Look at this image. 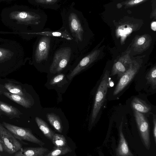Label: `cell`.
Here are the masks:
<instances>
[{
	"mask_svg": "<svg viewBox=\"0 0 156 156\" xmlns=\"http://www.w3.org/2000/svg\"><path fill=\"white\" fill-rule=\"evenodd\" d=\"M147 0H129L124 2V5L127 7H133L147 1Z\"/></svg>",
	"mask_w": 156,
	"mask_h": 156,
	"instance_id": "25",
	"label": "cell"
},
{
	"mask_svg": "<svg viewBox=\"0 0 156 156\" xmlns=\"http://www.w3.org/2000/svg\"><path fill=\"white\" fill-rule=\"evenodd\" d=\"M132 61L128 54L120 57L114 62L110 76L117 75L120 77L128 69Z\"/></svg>",
	"mask_w": 156,
	"mask_h": 156,
	"instance_id": "10",
	"label": "cell"
},
{
	"mask_svg": "<svg viewBox=\"0 0 156 156\" xmlns=\"http://www.w3.org/2000/svg\"><path fill=\"white\" fill-rule=\"evenodd\" d=\"M57 147H62L67 146V141L65 137L63 135L55 133L53 136L51 141Z\"/></svg>",
	"mask_w": 156,
	"mask_h": 156,
	"instance_id": "22",
	"label": "cell"
},
{
	"mask_svg": "<svg viewBox=\"0 0 156 156\" xmlns=\"http://www.w3.org/2000/svg\"><path fill=\"white\" fill-rule=\"evenodd\" d=\"M134 114L142 139L145 146L149 148L150 143L148 121L142 113L134 110Z\"/></svg>",
	"mask_w": 156,
	"mask_h": 156,
	"instance_id": "9",
	"label": "cell"
},
{
	"mask_svg": "<svg viewBox=\"0 0 156 156\" xmlns=\"http://www.w3.org/2000/svg\"><path fill=\"white\" fill-rule=\"evenodd\" d=\"M55 37L39 35L35 42L33 59L37 65H50L52 51Z\"/></svg>",
	"mask_w": 156,
	"mask_h": 156,
	"instance_id": "3",
	"label": "cell"
},
{
	"mask_svg": "<svg viewBox=\"0 0 156 156\" xmlns=\"http://www.w3.org/2000/svg\"><path fill=\"white\" fill-rule=\"evenodd\" d=\"M80 55L73 41L55 37L49 68L50 72L55 73L61 72L70 63L75 62Z\"/></svg>",
	"mask_w": 156,
	"mask_h": 156,
	"instance_id": "2",
	"label": "cell"
},
{
	"mask_svg": "<svg viewBox=\"0 0 156 156\" xmlns=\"http://www.w3.org/2000/svg\"><path fill=\"white\" fill-rule=\"evenodd\" d=\"M75 5L73 2L64 5L61 9L62 27L66 30L73 38L82 55L88 40V27L82 13L75 8Z\"/></svg>",
	"mask_w": 156,
	"mask_h": 156,
	"instance_id": "1",
	"label": "cell"
},
{
	"mask_svg": "<svg viewBox=\"0 0 156 156\" xmlns=\"http://www.w3.org/2000/svg\"><path fill=\"white\" fill-rule=\"evenodd\" d=\"M50 151L43 147H27L21 148L14 156H46Z\"/></svg>",
	"mask_w": 156,
	"mask_h": 156,
	"instance_id": "12",
	"label": "cell"
},
{
	"mask_svg": "<svg viewBox=\"0 0 156 156\" xmlns=\"http://www.w3.org/2000/svg\"><path fill=\"white\" fill-rule=\"evenodd\" d=\"M3 94L10 99L25 108H28L31 107V104L30 101L24 96L6 92H4Z\"/></svg>",
	"mask_w": 156,
	"mask_h": 156,
	"instance_id": "17",
	"label": "cell"
},
{
	"mask_svg": "<svg viewBox=\"0 0 156 156\" xmlns=\"http://www.w3.org/2000/svg\"><path fill=\"white\" fill-rule=\"evenodd\" d=\"M132 107L134 110L141 113H147L151 110V107L144 101L137 98H134L131 102Z\"/></svg>",
	"mask_w": 156,
	"mask_h": 156,
	"instance_id": "19",
	"label": "cell"
},
{
	"mask_svg": "<svg viewBox=\"0 0 156 156\" xmlns=\"http://www.w3.org/2000/svg\"><path fill=\"white\" fill-rule=\"evenodd\" d=\"M2 55V52L0 51V57H1Z\"/></svg>",
	"mask_w": 156,
	"mask_h": 156,
	"instance_id": "31",
	"label": "cell"
},
{
	"mask_svg": "<svg viewBox=\"0 0 156 156\" xmlns=\"http://www.w3.org/2000/svg\"><path fill=\"white\" fill-rule=\"evenodd\" d=\"M147 82L151 84L153 89L156 87V66H154L150 70L146 76Z\"/></svg>",
	"mask_w": 156,
	"mask_h": 156,
	"instance_id": "24",
	"label": "cell"
},
{
	"mask_svg": "<svg viewBox=\"0 0 156 156\" xmlns=\"http://www.w3.org/2000/svg\"><path fill=\"white\" fill-rule=\"evenodd\" d=\"M0 113L10 118H20L22 113L17 108L0 101Z\"/></svg>",
	"mask_w": 156,
	"mask_h": 156,
	"instance_id": "15",
	"label": "cell"
},
{
	"mask_svg": "<svg viewBox=\"0 0 156 156\" xmlns=\"http://www.w3.org/2000/svg\"><path fill=\"white\" fill-rule=\"evenodd\" d=\"M122 122L120 126V140L116 151L117 156H133L122 132Z\"/></svg>",
	"mask_w": 156,
	"mask_h": 156,
	"instance_id": "16",
	"label": "cell"
},
{
	"mask_svg": "<svg viewBox=\"0 0 156 156\" xmlns=\"http://www.w3.org/2000/svg\"><path fill=\"white\" fill-rule=\"evenodd\" d=\"M109 71L105 72L99 85L95 97L91 116V123L95 121L103 105L109 86Z\"/></svg>",
	"mask_w": 156,
	"mask_h": 156,
	"instance_id": "4",
	"label": "cell"
},
{
	"mask_svg": "<svg viewBox=\"0 0 156 156\" xmlns=\"http://www.w3.org/2000/svg\"><path fill=\"white\" fill-rule=\"evenodd\" d=\"M151 28L155 31L156 30V22L155 21L152 22L151 23Z\"/></svg>",
	"mask_w": 156,
	"mask_h": 156,
	"instance_id": "28",
	"label": "cell"
},
{
	"mask_svg": "<svg viewBox=\"0 0 156 156\" xmlns=\"http://www.w3.org/2000/svg\"><path fill=\"white\" fill-rule=\"evenodd\" d=\"M140 67L139 64L135 61H132L127 71L120 77L113 92V95L118 94L132 80Z\"/></svg>",
	"mask_w": 156,
	"mask_h": 156,
	"instance_id": "8",
	"label": "cell"
},
{
	"mask_svg": "<svg viewBox=\"0 0 156 156\" xmlns=\"http://www.w3.org/2000/svg\"><path fill=\"white\" fill-rule=\"evenodd\" d=\"M3 126L11 132L16 138L20 140H25L43 146L44 143L34 136L30 129L16 126L5 122H3Z\"/></svg>",
	"mask_w": 156,
	"mask_h": 156,
	"instance_id": "6",
	"label": "cell"
},
{
	"mask_svg": "<svg viewBox=\"0 0 156 156\" xmlns=\"http://www.w3.org/2000/svg\"><path fill=\"white\" fill-rule=\"evenodd\" d=\"M35 120L40 130L44 136L51 141L55 133L49 127L47 123L41 118L36 117Z\"/></svg>",
	"mask_w": 156,
	"mask_h": 156,
	"instance_id": "18",
	"label": "cell"
},
{
	"mask_svg": "<svg viewBox=\"0 0 156 156\" xmlns=\"http://www.w3.org/2000/svg\"><path fill=\"white\" fill-rule=\"evenodd\" d=\"M153 136L154 138L155 143L156 142V116L155 115L153 116Z\"/></svg>",
	"mask_w": 156,
	"mask_h": 156,
	"instance_id": "27",
	"label": "cell"
},
{
	"mask_svg": "<svg viewBox=\"0 0 156 156\" xmlns=\"http://www.w3.org/2000/svg\"><path fill=\"white\" fill-rule=\"evenodd\" d=\"M65 75L63 74H58L53 77L50 81V84L53 85L56 84L62 81L64 79Z\"/></svg>",
	"mask_w": 156,
	"mask_h": 156,
	"instance_id": "26",
	"label": "cell"
},
{
	"mask_svg": "<svg viewBox=\"0 0 156 156\" xmlns=\"http://www.w3.org/2000/svg\"><path fill=\"white\" fill-rule=\"evenodd\" d=\"M100 52V50L95 49L86 55H80L75 62L77 63L76 65L68 75V78L70 80H72L75 76L95 62L98 60Z\"/></svg>",
	"mask_w": 156,
	"mask_h": 156,
	"instance_id": "5",
	"label": "cell"
},
{
	"mask_svg": "<svg viewBox=\"0 0 156 156\" xmlns=\"http://www.w3.org/2000/svg\"><path fill=\"white\" fill-rule=\"evenodd\" d=\"M3 150L4 149L3 148L2 143L1 140L0 139V151L2 152L3 151Z\"/></svg>",
	"mask_w": 156,
	"mask_h": 156,
	"instance_id": "29",
	"label": "cell"
},
{
	"mask_svg": "<svg viewBox=\"0 0 156 156\" xmlns=\"http://www.w3.org/2000/svg\"><path fill=\"white\" fill-rule=\"evenodd\" d=\"M2 114L0 113V116Z\"/></svg>",
	"mask_w": 156,
	"mask_h": 156,
	"instance_id": "32",
	"label": "cell"
},
{
	"mask_svg": "<svg viewBox=\"0 0 156 156\" xmlns=\"http://www.w3.org/2000/svg\"><path fill=\"white\" fill-rule=\"evenodd\" d=\"M4 87L10 93L24 96V94L20 85L9 82L5 83L4 85Z\"/></svg>",
	"mask_w": 156,
	"mask_h": 156,
	"instance_id": "21",
	"label": "cell"
},
{
	"mask_svg": "<svg viewBox=\"0 0 156 156\" xmlns=\"http://www.w3.org/2000/svg\"><path fill=\"white\" fill-rule=\"evenodd\" d=\"M66 0H34L30 1L34 5L44 9L57 10Z\"/></svg>",
	"mask_w": 156,
	"mask_h": 156,
	"instance_id": "14",
	"label": "cell"
},
{
	"mask_svg": "<svg viewBox=\"0 0 156 156\" xmlns=\"http://www.w3.org/2000/svg\"><path fill=\"white\" fill-rule=\"evenodd\" d=\"M30 34L35 36L39 35L49 36L60 37L69 41H73V38L69 34L66 30L62 27L59 29L55 30H52L48 28H46L44 29L40 32Z\"/></svg>",
	"mask_w": 156,
	"mask_h": 156,
	"instance_id": "13",
	"label": "cell"
},
{
	"mask_svg": "<svg viewBox=\"0 0 156 156\" xmlns=\"http://www.w3.org/2000/svg\"><path fill=\"white\" fill-rule=\"evenodd\" d=\"M152 40L151 36L148 34L137 36L135 38L132 47L134 51L142 52L149 48Z\"/></svg>",
	"mask_w": 156,
	"mask_h": 156,
	"instance_id": "11",
	"label": "cell"
},
{
	"mask_svg": "<svg viewBox=\"0 0 156 156\" xmlns=\"http://www.w3.org/2000/svg\"><path fill=\"white\" fill-rule=\"evenodd\" d=\"M2 86H1L0 85V94L2 93V88H1Z\"/></svg>",
	"mask_w": 156,
	"mask_h": 156,
	"instance_id": "30",
	"label": "cell"
},
{
	"mask_svg": "<svg viewBox=\"0 0 156 156\" xmlns=\"http://www.w3.org/2000/svg\"><path fill=\"white\" fill-rule=\"evenodd\" d=\"M46 117L47 120L51 125L58 132L62 133L63 126L59 117L52 113L47 114Z\"/></svg>",
	"mask_w": 156,
	"mask_h": 156,
	"instance_id": "20",
	"label": "cell"
},
{
	"mask_svg": "<svg viewBox=\"0 0 156 156\" xmlns=\"http://www.w3.org/2000/svg\"><path fill=\"white\" fill-rule=\"evenodd\" d=\"M72 151L71 149L68 146L62 147H55L46 156H60L70 152Z\"/></svg>",
	"mask_w": 156,
	"mask_h": 156,
	"instance_id": "23",
	"label": "cell"
},
{
	"mask_svg": "<svg viewBox=\"0 0 156 156\" xmlns=\"http://www.w3.org/2000/svg\"><path fill=\"white\" fill-rule=\"evenodd\" d=\"M0 139L2 143L3 149L9 154L15 153L22 148L20 143L1 123Z\"/></svg>",
	"mask_w": 156,
	"mask_h": 156,
	"instance_id": "7",
	"label": "cell"
}]
</instances>
